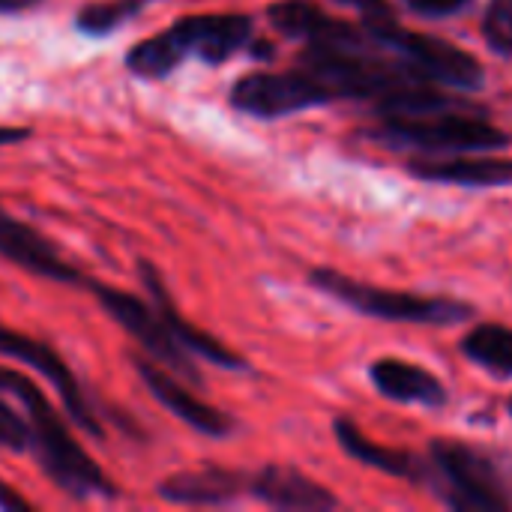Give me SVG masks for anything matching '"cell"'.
I'll use <instances>...</instances> for the list:
<instances>
[{
    "instance_id": "6da1fadb",
    "label": "cell",
    "mask_w": 512,
    "mask_h": 512,
    "mask_svg": "<svg viewBox=\"0 0 512 512\" xmlns=\"http://www.w3.org/2000/svg\"><path fill=\"white\" fill-rule=\"evenodd\" d=\"M0 393H9L21 402L24 417L33 432L30 453L36 456L42 474L69 498L75 501H114L120 489L111 483V477L90 459V453L75 441L63 417L54 411V405L45 399V393L21 372L0 369Z\"/></svg>"
},
{
    "instance_id": "7a4b0ae2",
    "label": "cell",
    "mask_w": 512,
    "mask_h": 512,
    "mask_svg": "<svg viewBox=\"0 0 512 512\" xmlns=\"http://www.w3.org/2000/svg\"><path fill=\"white\" fill-rule=\"evenodd\" d=\"M255 39V21L243 12H207L183 15L171 27L159 30L150 39L135 42L123 66L144 81H162L177 72L186 60H204L219 66L249 48Z\"/></svg>"
},
{
    "instance_id": "3957f363",
    "label": "cell",
    "mask_w": 512,
    "mask_h": 512,
    "mask_svg": "<svg viewBox=\"0 0 512 512\" xmlns=\"http://www.w3.org/2000/svg\"><path fill=\"white\" fill-rule=\"evenodd\" d=\"M363 27L420 84L456 87V90H480L483 87L486 72L477 57H471L468 51H462L459 45H453L447 39L426 36V33L396 24L390 6L363 12Z\"/></svg>"
},
{
    "instance_id": "277c9868",
    "label": "cell",
    "mask_w": 512,
    "mask_h": 512,
    "mask_svg": "<svg viewBox=\"0 0 512 512\" xmlns=\"http://www.w3.org/2000/svg\"><path fill=\"white\" fill-rule=\"evenodd\" d=\"M441 501L462 512H507L512 507V483L501 465L468 444L435 441L429 447L426 477Z\"/></svg>"
},
{
    "instance_id": "5b68a950",
    "label": "cell",
    "mask_w": 512,
    "mask_h": 512,
    "mask_svg": "<svg viewBox=\"0 0 512 512\" xmlns=\"http://www.w3.org/2000/svg\"><path fill=\"white\" fill-rule=\"evenodd\" d=\"M309 282L324 291L327 297L339 300L342 306H351L360 315L381 318V321H396V324H459L474 315V306L453 300V297H426V294H411V291H393L369 282H357L339 270L330 267H315L309 273Z\"/></svg>"
},
{
    "instance_id": "8992f818",
    "label": "cell",
    "mask_w": 512,
    "mask_h": 512,
    "mask_svg": "<svg viewBox=\"0 0 512 512\" xmlns=\"http://www.w3.org/2000/svg\"><path fill=\"white\" fill-rule=\"evenodd\" d=\"M375 138L396 150L414 153H468V150H498L507 147L510 138L492 126L480 108H444L420 117H393L381 120Z\"/></svg>"
},
{
    "instance_id": "52a82bcc",
    "label": "cell",
    "mask_w": 512,
    "mask_h": 512,
    "mask_svg": "<svg viewBox=\"0 0 512 512\" xmlns=\"http://www.w3.org/2000/svg\"><path fill=\"white\" fill-rule=\"evenodd\" d=\"M93 294V300L102 306V312L117 324L123 327L141 351H147L159 366H165L168 372L180 375L186 384H195V387H204V375L201 369L195 366V357L180 348L174 342V336L168 333V327L162 324L159 312L153 303L129 294V291H120L114 285H105V282H84Z\"/></svg>"
},
{
    "instance_id": "ba28073f",
    "label": "cell",
    "mask_w": 512,
    "mask_h": 512,
    "mask_svg": "<svg viewBox=\"0 0 512 512\" xmlns=\"http://www.w3.org/2000/svg\"><path fill=\"white\" fill-rule=\"evenodd\" d=\"M228 102L240 114H249L258 120H276V117H288L306 108L336 102V96L312 72H306L303 66H294L285 72H249L237 78L228 93Z\"/></svg>"
},
{
    "instance_id": "9c48e42d",
    "label": "cell",
    "mask_w": 512,
    "mask_h": 512,
    "mask_svg": "<svg viewBox=\"0 0 512 512\" xmlns=\"http://www.w3.org/2000/svg\"><path fill=\"white\" fill-rule=\"evenodd\" d=\"M0 354L9 357V360H18V363L30 366V369H36L39 375H45L51 381V387L60 393V402H63L66 414L72 417V423L78 429H84L90 438H99V441L105 438L102 423H99L96 411L90 408V402H87L78 378L72 375V369L66 366V360L48 342H39L33 336H24V333L12 330L6 324H0Z\"/></svg>"
},
{
    "instance_id": "30bf717a",
    "label": "cell",
    "mask_w": 512,
    "mask_h": 512,
    "mask_svg": "<svg viewBox=\"0 0 512 512\" xmlns=\"http://www.w3.org/2000/svg\"><path fill=\"white\" fill-rule=\"evenodd\" d=\"M129 360H132L138 378L144 381V387L150 390V396L165 411H171L180 423H186L189 429H195L198 435H207L213 441H225V438H231L237 432L234 417L213 408L201 396L189 393V387H183L174 372H168L165 366H156V363H150V360H144L138 354H132Z\"/></svg>"
},
{
    "instance_id": "8fae6325",
    "label": "cell",
    "mask_w": 512,
    "mask_h": 512,
    "mask_svg": "<svg viewBox=\"0 0 512 512\" xmlns=\"http://www.w3.org/2000/svg\"><path fill=\"white\" fill-rule=\"evenodd\" d=\"M138 273H141L144 291L150 294V303L156 306L162 324L168 327V333L174 336V342L180 348H186L192 357H201V360H207V363H213L216 369H225V372H246L249 369V363L237 351H231L225 342H219L216 336L204 333L201 327H195L192 321H186L180 315V309H177V303H174L162 273L147 258H138Z\"/></svg>"
},
{
    "instance_id": "7c38bea8",
    "label": "cell",
    "mask_w": 512,
    "mask_h": 512,
    "mask_svg": "<svg viewBox=\"0 0 512 512\" xmlns=\"http://www.w3.org/2000/svg\"><path fill=\"white\" fill-rule=\"evenodd\" d=\"M0 258H6L9 264L60 282V285H84L87 279L81 276V270L75 264H69L60 249L33 225L21 222L18 216H12L3 204H0Z\"/></svg>"
},
{
    "instance_id": "4fadbf2b",
    "label": "cell",
    "mask_w": 512,
    "mask_h": 512,
    "mask_svg": "<svg viewBox=\"0 0 512 512\" xmlns=\"http://www.w3.org/2000/svg\"><path fill=\"white\" fill-rule=\"evenodd\" d=\"M246 495H252L255 501H261L273 510L324 512L339 507L336 495L327 486H321L312 477L300 474L297 468H285V465H264L261 471L249 474Z\"/></svg>"
},
{
    "instance_id": "5bb4252c",
    "label": "cell",
    "mask_w": 512,
    "mask_h": 512,
    "mask_svg": "<svg viewBox=\"0 0 512 512\" xmlns=\"http://www.w3.org/2000/svg\"><path fill=\"white\" fill-rule=\"evenodd\" d=\"M246 486H249V474L222 465H207V468L165 477L156 486V495L177 507H225L234 504L240 495H246Z\"/></svg>"
},
{
    "instance_id": "9a60e30c",
    "label": "cell",
    "mask_w": 512,
    "mask_h": 512,
    "mask_svg": "<svg viewBox=\"0 0 512 512\" xmlns=\"http://www.w3.org/2000/svg\"><path fill=\"white\" fill-rule=\"evenodd\" d=\"M411 174L432 183L453 186H510L512 159L501 156H453V159H414Z\"/></svg>"
},
{
    "instance_id": "2e32d148",
    "label": "cell",
    "mask_w": 512,
    "mask_h": 512,
    "mask_svg": "<svg viewBox=\"0 0 512 512\" xmlns=\"http://www.w3.org/2000/svg\"><path fill=\"white\" fill-rule=\"evenodd\" d=\"M372 384L381 390V396L393 399V402H405V405H429V408H441L447 402V390L444 384L405 360H378L369 369Z\"/></svg>"
},
{
    "instance_id": "e0dca14e",
    "label": "cell",
    "mask_w": 512,
    "mask_h": 512,
    "mask_svg": "<svg viewBox=\"0 0 512 512\" xmlns=\"http://www.w3.org/2000/svg\"><path fill=\"white\" fill-rule=\"evenodd\" d=\"M333 432H336V441L342 444V450L351 459H357L360 465H366V468H375V471L390 474V477L414 480V483H420L426 477V465L417 456H411L405 450H390V447H381V444L369 441L357 429V423L348 420V417H339L333 423Z\"/></svg>"
},
{
    "instance_id": "ac0fdd59",
    "label": "cell",
    "mask_w": 512,
    "mask_h": 512,
    "mask_svg": "<svg viewBox=\"0 0 512 512\" xmlns=\"http://www.w3.org/2000/svg\"><path fill=\"white\" fill-rule=\"evenodd\" d=\"M462 354L495 375L512 378V330L504 324H477L462 339Z\"/></svg>"
},
{
    "instance_id": "d6986e66",
    "label": "cell",
    "mask_w": 512,
    "mask_h": 512,
    "mask_svg": "<svg viewBox=\"0 0 512 512\" xmlns=\"http://www.w3.org/2000/svg\"><path fill=\"white\" fill-rule=\"evenodd\" d=\"M147 3L150 0H99V3H87L75 15V30L84 33V36H111L117 27L138 18Z\"/></svg>"
},
{
    "instance_id": "ffe728a7",
    "label": "cell",
    "mask_w": 512,
    "mask_h": 512,
    "mask_svg": "<svg viewBox=\"0 0 512 512\" xmlns=\"http://www.w3.org/2000/svg\"><path fill=\"white\" fill-rule=\"evenodd\" d=\"M483 36L501 57H512V0H489L483 15Z\"/></svg>"
},
{
    "instance_id": "44dd1931",
    "label": "cell",
    "mask_w": 512,
    "mask_h": 512,
    "mask_svg": "<svg viewBox=\"0 0 512 512\" xmlns=\"http://www.w3.org/2000/svg\"><path fill=\"white\" fill-rule=\"evenodd\" d=\"M30 444H33V432L27 417H21L0 393V450L30 453Z\"/></svg>"
},
{
    "instance_id": "7402d4cb",
    "label": "cell",
    "mask_w": 512,
    "mask_h": 512,
    "mask_svg": "<svg viewBox=\"0 0 512 512\" xmlns=\"http://www.w3.org/2000/svg\"><path fill=\"white\" fill-rule=\"evenodd\" d=\"M414 12H420V15H426V18H444V15H453V12H459L465 3H471V0H405Z\"/></svg>"
},
{
    "instance_id": "603a6c76",
    "label": "cell",
    "mask_w": 512,
    "mask_h": 512,
    "mask_svg": "<svg viewBox=\"0 0 512 512\" xmlns=\"http://www.w3.org/2000/svg\"><path fill=\"white\" fill-rule=\"evenodd\" d=\"M0 510H24L30 512L33 510V504L27 501V498H21L12 486H6L3 480H0Z\"/></svg>"
},
{
    "instance_id": "cb8c5ba5",
    "label": "cell",
    "mask_w": 512,
    "mask_h": 512,
    "mask_svg": "<svg viewBox=\"0 0 512 512\" xmlns=\"http://www.w3.org/2000/svg\"><path fill=\"white\" fill-rule=\"evenodd\" d=\"M30 138V129L27 126H0V147H9V144H21Z\"/></svg>"
},
{
    "instance_id": "d4e9b609",
    "label": "cell",
    "mask_w": 512,
    "mask_h": 512,
    "mask_svg": "<svg viewBox=\"0 0 512 512\" xmlns=\"http://www.w3.org/2000/svg\"><path fill=\"white\" fill-rule=\"evenodd\" d=\"M36 3H42V0H0V15H18V12L33 9Z\"/></svg>"
},
{
    "instance_id": "484cf974",
    "label": "cell",
    "mask_w": 512,
    "mask_h": 512,
    "mask_svg": "<svg viewBox=\"0 0 512 512\" xmlns=\"http://www.w3.org/2000/svg\"><path fill=\"white\" fill-rule=\"evenodd\" d=\"M339 3H351V6H357V9H363V12L387 9V3H384V0H339Z\"/></svg>"
},
{
    "instance_id": "4316f807",
    "label": "cell",
    "mask_w": 512,
    "mask_h": 512,
    "mask_svg": "<svg viewBox=\"0 0 512 512\" xmlns=\"http://www.w3.org/2000/svg\"><path fill=\"white\" fill-rule=\"evenodd\" d=\"M510 414H512V399H510Z\"/></svg>"
}]
</instances>
